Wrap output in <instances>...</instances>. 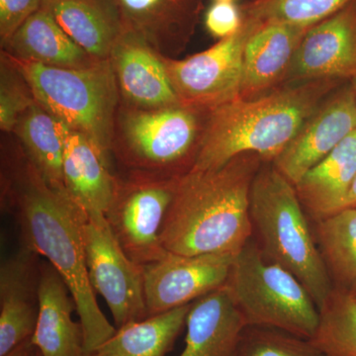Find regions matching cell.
I'll list each match as a JSON object with an SVG mask.
<instances>
[{
    "mask_svg": "<svg viewBox=\"0 0 356 356\" xmlns=\"http://www.w3.org/2000/svg\"><path fill=\"white\" fill-rule=\"evenodd\" d=\"M264 161L245 153L216 170L179 175L161 229L166 252L236 257L254 235L250 191Z\"/></svg>",
    "mask_w": 356,
    "mask_h": 356,
    "instance_id": "2",
    "label": "cell"
},
{
    "mask_svg": "<svg viewBox=\"0 0 356 356\" xmlns=\"http://www.w3.org/2000/svg\"><path fill=\"white\" fill-rule=\"evenodd\" d=\"M40 255L21 245L0 266V356L31 339L39 315Z\"/></svg>",
    "mask_w": 356,
    "mask_h": 356,
    "instance_id": "14",
    "label": "cell"
},
{
    "mask_svg": "<svg viewBox=\"0 0 356 356\" xmlns=\"http://www.w3.org/2000/svg\"><path fill=\"white\" fill-rule=\"evenodd\" d=\"M65 128L64 123L35 102L21 115L13 132L22 143L26 158L44 182L67 194L64 182Z\"/></svg>",
    "mask_w": 356,
    "mask_h": 356,
    "instance_id": "24",
    "label": "cell"
},
{
    "mask_svg": "<svg viewBox=\"0 0 356 356\" xmlns=\"http://www.w3.org/2000/svg\"><path fill=\"white\" fill-rule=\"evenodd\" d=\"M250 218L262 252L298 278L318 310L334 286L303 205L293 185L273 165H262L250 191Z\"/></svg>",
    "mask_w": 356,
    "mask_h": 356,
    "instance_id": "4",
    "label": "cell"
},
{
    "mask_svg": "<svg viewBox=\"0 0 356 356\" xmlns=\"http://www.w3.org/2000/svg\"><path fill=\"white\" fill-rule=\"evenodd\" d=\"M34 350L35 346L32 343L31 337V339H26L23 343L18 344L17 346L2 356H31Z\"/></svg>",
    "mask_w": 356,
    "mask_h": 356,
    "instance_id": "33",
    "label": "cell"
},
{
    "mask_svg": "<svg viewBox=\"0 0 356 356\" xmlns=\"http://www.w3.org/2000/svg\"><path fill=\"white\" fill-rule=\"evenodd\" d=\"M177 178L134 170H128L124 177H116L105 218L125 254L140 266L153 264L168 254L161 233Z\"/></svg>",
    "mask_w": 356,
    "mask_h": 356,
    "instance_id": "8",
    "label": "cell"
},
{
    "mask_svg": "<svg viewBox=\"0 0 356 356\" xmlns=\"http://www.w3.org/2000/svg\"><path fill=\"white\" fill-rule=\"evenodd\" d=\"M31 356H43V355H42L41 353H40V351L38 350H37L36 348H35V350L33 351Z\"/></svg>",
    "mask_w": 356,
    "mask_h": 356,
    "instance_id": "37",
    "label": "cell"
},
{
    "mask_svg": "<svg viewBox=\"0 0 356 356\" xmlns=\"http://www.w3.org/2000/svg\"><path fill=\"white\" fill-rule=\"evenodd\" d=\"M348 292L350 293V294L351 295V297H353V298L355 299L356 301V284L355 285V286L351 288L350 291H348Z\"/></svg>",
    "mask_w": 356,
    "mask_h": 356,
    "instance_id": "36",
    "label": "cell"
},
{
    "mask_svg": "<svg viewBox=\"0 0 356 356\" xmlns=\"http://www.w3.org/2000/svg\"><path fill=\"white\" fill-rule=\"evenodd\" d=\"M36 102L31 89L9 58L2 53L0 79V128L13 132L26 110Z\"/></svg>",
    "mask_w": 356,
    "mask_h": 356,
    "instance_id": "30",
    "label": "cell"
},
{
    "mask_svg": "<svg viewBox=\"0 0 356 356\" xmlns=\"http://www.w3.org/2000/svg\"><path fill=\"white\" fill-rule=\"evenodd\" d=\"M242 8L234 1H215L205 14V26L215 38L232 36L243 25Z\"/></svg>",
    "mask_w": 356,
    "mask_h": 356,
    "instance_id": "31",
    "label": "cell"
},
{
    "mask_svg": "<svg viewBox=\"0 0 356 356\" xmlns=\"http://www.w3.org/2000/svg\"><path fill=\"white\" fill-rule=\"evenodd\" d=\"M356 177V130L295 185L304 209L315 221L343 208Z\"/></svg>",
    "mask_w": 356,
    "mask_h": 356,
    "instance_id": "22",
    "label": "cell"
},
{
    "mask_svg": "<svg viewBox=\"0 0 356 356\" xmlns=\"http://www.w3.org/2000/svg\"><path fill=\"white\" fill-rule=\"evenodd\" d=\"M110 154L83 133L65 128L64 182L70 198L84 212H106L113 197L116 175Z\"/></svg>",
    "mask_w": 356,
    "mask_h": 356,
    "instance_id": "19",
    "label": "cell"
},
{
    "mask_svg": "<svg viewBox=\"0 0 356 356\" xmlns=\"http://www.w3.org/2000/svg\"><path fill=\"white\" fill-rule=\"evenodd\" d=\"M4 55L24 77L40 106L112 153L118 84L110 60L79 69L51 67Z\"/></svg>",
    "mask_w": 356,
    "mask_h": 356,
    "instance_id": "5",
    "label": "cell"
},
{
    "mask_svg": "<svg viewBox=\"0 0 356 356\" xmlns=\"http://www.w3.org/2000/svg\"><path fill=\"white\" fill-rule=\"evenodd\" d=\"M39 301L35 348L43 356H86L83 325L72 320L76 301L63 276L46 259L41 262Z\"/></svg>",
    "mask_w": 356,
    "mask_h": 356,
    "instance_id": "17",
    "label": "cell"
},
{
    "mask_svg": "<svg viewBox=\"0 0 356 356\" xmlns=\"http://www.w3.org/2000/svg\"><path fill=\"white\" fill-rule=\"evenodd\" d=\"M112 153L134 172L179 177L193 166L201 137L198 110L181 105L144 109L121 103Z\"/></svg>",
    "mask_w": 356,
    "mask_h": 356,
    "instance_id": "7",
    "label": "cell"
},
{
    "mask_svg": "<svg viewBox=\"0 0 356 356\" xmlns=\"http://www.w3.org/2000/svg\"><path fill=\"white\" fill-rule=\"evenodd\" d=\"M3 193L2 206L15 218L21 245L50 262L69 286L88 356L108 341L117 327L100 310L89 282L83 236L86 213L67 193L49 186L25 154L24 161L16 163L6 178Z\"/></svg>",
    "mask_w": 356,
    "mask_h": 356,
    "instance_id": "1",
    "label": "cell"
},
{
    "mask_svg": "<svg viewBox=\"0 0 356 356\" xmlns=\"http://www.w3.org/2000/svg\"><path fill=\"white\" fill-rule=\"evenodd\" d=\"M243 17L238 32L207 50L184 60L161 56L181 106L210 112L241 98L245 44L262 23Z\"/></svg>",
    "mask_w": 356,
    "mask_h": 356,
    "instance_id": "9",
    "label": "cell"
},
{
    "mask_svg": "<svg viewBox=\"0 0 356 356\" xmlns=\"http://www.w3.org/2000/svg\"><path fill=\"white\" fill-rule=\"evenodd\" d=\"M227 289L247 325L314 339L321 315L298 278L262 252L254 238L236 255Z\"/></svg>",
    "mask_w": 356,
    "mask_h": 356,
    "instance_id": "6",
    "label": "cell"
},
{
    "mask_svg": "<svg viewBox=\"0 0 356 356\" xmlns=\"http://www.w3.org/2000/svg\"><path fill=\"white\" fill-rule=\"evenodd\" d=\"M235 257L231 254H168L144 266L147 315H159L224 287Z\"/></svg>",
    "mask_w": 356,
    "mask_h": 356,
    "instance_id": "11",
    "label": "cell"
},
{
    "mask_svg": "<svg viewBox=\"0 0 356 356\" xmlns=\"http://www.w3.org/2000/svg\"><path fill=\"white\" fill-rule=\"evenodd\" d=\"M337 79H317L211 110L191 170H216L245 153L273 161L317 111Z\"/></svg>",
    "mask_w": 356,
    "mask_h": 356,
    "instance_id": "3",
    "label": "cell"
},
{
    "mask_svg": "<svg viewBox=\"0 0 356 356\" xmlns=\"http://www.w3.org/2000/svg\"><path fill=\"white\" fill-rule=\"evenodd\" d=\"M315 222L318 250L334 286L350 291L356 284V207Z\"/></svg>",
    "mask_w": 356,
    "mask_h": 356,
    "instance_id": "26",
    "label": "cell"
},
{
    "mask_svg": "<svg viewBox=\"0 0 356 356\" xmlns=\"http://www.w3.org/2000/svg\"><path fill=\"white\" fill-rule=\"evenodd\" d=\"M356 130V100L351 86L321 105L273 165L293 185Z\"/></svg>",
    "mask_w": 356,
    "mask_h": 356,
    "instance_id": "13",
    "label": "cell"
},
{
    "mask_svg": "<svg viewBox=\"0 0 356 356\" xmlns=\"http://www.w3.org/2000/svg\"><path fill=\"white\" fill-rule=\"evenodd\" d=\"M311 27L261 23L248 39L243 54L241 98L257 97L284 81L295 51Z\"/></svg>",
    "mask_w": 356,
    "mask_h": 356,
    "instance_id": "18",
    "label": "cell"
},
{
    "mask_svg": "<svg viewBox=\"0 0 356 356\" xmlns=\"http://www.w3.org/2000/svg\"><path fill=\"white\" fill-rule=\"evenodd\" d=\"M41 9L97 60H109L124 33L120 16L111 0H43Z\"/></svg>",
    "mask_w": 356,
    "mask_h": 356,
    "instance_id": "21",
    "label": "cell"
},
{
    "mask_svg": "<svg viewBox=\"0 0 356 356\" xmlns=\"http://www.w3.org/2000/svg\"><path fill=\"white\" fill-rule=\"evenodd\" d=\"M109 60L126 104L144 109L180 105L161 54L132 33L124 31Z\"/></svg>",
    "mask_w": 356,
    "mask_h": 356,
    "instance_id": "15",
    "label": "cell"
},
{
    "mask_svg": "<svg viewBox=\"0 0 356 356\" xmlns=\"http://www.w3.org/2000/svg\"><path fill=\"white\" fill-rule=\"evenodd\" d=\"M355 76L356 0H353L307 31L284 81L296 83Z\"/></svg>",
    "mask_w": 356,
    "mask_h": 356,
    "instance_id": "12",
    "label": "cell"
},
{
    "mask_svg": "<svg viewBox=\"0 0 356 356\" xmlns=\"http://www.w3.org/2000/svg\"><path fill=\"white\" fill-rule=\"evenodd\" d=\"M191 304L118 327L88 356H165L186 325Z\"/></svg>",
    "mask_w": 356,
    "mask_h": 356,
    "instance_id": "25",
    "label": "cell"
},
{
    "mask_svg": "<svg viewBox=\"0 0 356 356\" xmlns=\"http://www.w3.org/2000/svg\"><path fill=\"white\" fill-rule=\"evenodd\" d=\"M235 356H327L313 339L273 327L247 325Z\"/></svg>",
    "mask_w": 356,
    "mask_h": 356,
    "instance_id": "29",
    "label": "cell"
},
{
    "mask_svg": "<svg viewBox=\"0 0 356 356\" xmlns=\"http://www.w3.org/2000/svg\"><path fill=\"white\" fill-rule=\"evenodd\" d=\"M320 315L314 343L327 356H356V301L350 293L334 288Z\"/></svg>",
    "mask_w": 356,
    "mask_h": 356,
    "instance_id": "27",
    "label": "cell"
},
{
    "mask_svg": "<svg viewBox=\"0 0 356 356\" xmlns=\"http://www.w3.org/2000/svg\"><path fill=\"white\" fill-rule=\"evenodd\" d=\"M350 81H351L350 86H351V88H353V92H355V100H356V76L353 77V79H350Z\"/></svg>",
    "mask_w": 356,
    "mask_h": 356,
    "instance_id": "35",
    "label": "cell"
},
{
    "mask_svg": "<svg viewBox=\"0 0 356 356\" xmlns=\"http://www.w3.org/2000/svg\"><path fill=\"white\" fill-rule=\"evenodd\" d=\"M43 0H0L1 46L13 36L28 18L41 9Z\"/></svg>",
    "mask_w": 356,
    "mask_h": 356,
    "instance_id": "32",
    "label": "cell"
},
{
    "mask_svg": "<svg viewBox=\"0 0 356 356\" xmlns=\"http://www.w3.org/2000/svg\"><path fill=\"white\" fill-rule=\"evenodd\" d=\"M83 236L89 282L108 305L115 327L149 317L144 266L125 254L103 213H86Z\"/></svg>",
    "mask_w": 356,
    "mask_h": 356,
    "instance_id": "10",
    "label": "cell"
},
{
    "mask_svg": "<svg viewBox=\"0 0 356 356\" xmlns=\"http://www.w3.org/2000/svg\"><path fill=\"white\" fill-rule=\"evenodd\" d=\"M215 1H235V0H215Z\"/></svg>",
    "mask_w": 356,
    "mask_h": 356,
    "instance_id": "38",
    "label": "cell"
},
{
    "mask_svg": "<svg viewBox=\"0 0 356 356\" xmlns=\"http://www.w3.org/2000/svg\"><path fill=\"white\" fill-rule=\"evenodd\" d=\"M179 356H235L247 327L226 285L192 303Z\"/></svg>",
    "mask_w": 356,
    "mask_h": 356,
    "instance_id": "20",
    "label": "cell"
},
{
    "mask_svg": "<svg viewBox=\"0 0 356 356\" xmlns=\"http://www.w3.org/2000/svg\"><path fill=\"white\" fill-rule=\"evenodd\" d=\"M348 207H356V177L353 186H351L350 191L348 192V195L346 199L343 209Z\"/></svg>",
    "mask_w": 356,
    "mask_h": 356,
    "instance_id": "34",
    "label": "cell"
},
{
    "mask_svg": "<svg viewBox=\"0 0 356 356\" xmlns=\"http://www.w3.org/2000/svg\"><path fill=\"white\" fill-rule=\"evenodd\" d=\"M353 0H252L242 7L243 15L262 23L278 22L312 27L341 10Z\"/></svg>",
    "mask_w": 356,
    "mask_h": 356,
    "instance_id": "28",
    "label": "cell"
},
{
    "mask_svg": "<svg viewBox=\"0 0 356 356\" xmlns=\"http://www.w3.org/2000/svg\"><path fill=\"white\" fill-rule=\"evenodd\" d=\"M2 48L13 57L51 67L79 69L100 62L81 49L43 9L28 18Z\"/></svg>",
    "mask_w": 356,
    "mask_h": 356,
    "instance_id": "23",
    "label": "cell"
},
{
    "mask_svg": "<svg viewBox=\"0 0 356 356\" xmlns=\"http://www.w3.org/2000/svg\"><path fill=\"white\" fill-rule=\"evenodd\" d=\"M124 31L132 33L161 56L177 50L191 36L203 0H111Z\"/></svg>",
    "mask_w": 356,
    "mask_h": 356,
    "instance_id": "16",
    "label": "cell"
}]
</instances>
